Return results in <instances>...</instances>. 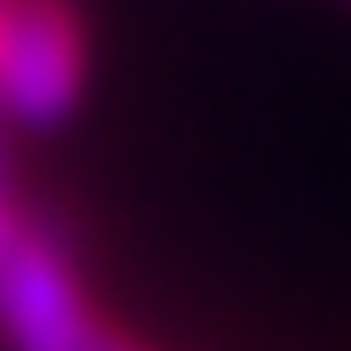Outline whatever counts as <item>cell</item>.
Instances as JSON below:
<instances>
[{"label":"cell","mask_w":351,"mask_h":351,"mask_svg":"<svg viewBox=\"0 0 351 351\" xmlns=\"http://www.w3.org/2000/svg\"><path fill=\"white\" fill-rule=\"evenodd\" d=\"M88 22L73 0H8L0 29V110L22 132H59L88 95Z\"/></svg>","instance_id":"cell-1"},{"label":"cell","mask_w":351,"mask_h":351,"mask_svg":"<svg viewBox=\"0 0 351 351\" xmlns=\"http://www.w3.org/2000/svg\"><path fill=\"white\" fill-rule=\"evenodd\" d=\"M95 351H139V344H132V337H117V329H110V337H103V344H95Z\"/></svg>","instance_id":"cell-5"},{"label":"cell","mask_w":351,"mask_h":351,"mask_svg":"<svg viewBox=\"0 0 351 351\" xmlns=\"http://www.w3.org/2000/svg\"><path fill=\"white\" fill-rule=\"evenodd\" d=\"M0 29H8V0H0ZM0 176H8V110H0Z\"/></svg>","instance_id":"cell-4"},{"label":"cell","mask_w":351,"mask_h":351,"mask_svg":"<svg viewBox=\"0 0 351 351\" xmlns=\"http://www.w3.org/2000/svg\"><path fill=\"white\" fill-rule=\"evenodd\" d=\"M0 337L8 351H95L110 337L73 256L44 227H22L0 256Z\"/></svg>","instance_id":"cell-2"},{"label":"cell","mask_w":351,"mask_h":351,"mask_svg":"<svg viewBox=\"0 0 351 351\" xmlns=\"http://www.w3.org/2000/svg\"><path fill=\"white\" fill-rule=\"evenodd\" d=\"M22 227H29V219L15 213V205H8V191H0V256H8V249H15V234Z\"/></svg>","instance_id":"cell-3"}]
</instances>
